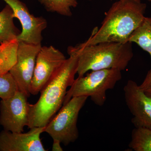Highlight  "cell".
I'll return each mask as SVG.
<instances>
[{
  "instance_id": "cell-5",
  "label": "cell",
  "mask_w": 151,
  "mask_h": 151,
  "mask_svg": "<svg viewBox=\"0 0 151 151\" xmlns=\"http://www.w3.org/2000/svg\"><path fill=\"white\" fill-rule=\"evenodd\" d=\"M87 98L85 96L71 98L45 126L44 132L53 140L65 146L74 142L79 136L77 125L78 115Z\"/></svg>"
},
{
  "instance_id": "cell-7",
  "label": "cell",
  "mask_w": 151,
  "mask_h": 151,
  "mask_svg": "<svg viewBox=\"0 0 151 151\" xmlns=\"http://www.w3.org/2000/svg\"><path fill=\"white\" fill-rule=\"evenodd\" d=\"M28 97L18 91L12 97L0 102V124L4 130L23 132L29 122V104Z\"/></svg>"
},
{
  "instance_id": "cell-9",
  "label": "cell",
  "mask_w": 151,
  "mask_h": 151,
  "mask_svg": "<svg viewBox=\"0 0 151 151\" xmlns=\"http://www.w3.org/2000/svg\"><path fill=\"white\" fill-rule=\"evenodd\" d=\"M41 47V44L37 45L19 42L17 62L9 71L16 81L19 91L28 97L31 95L30 85L37 57Z\"/></svg>"
},
{
  "instance_id": "cell-19",
  "label": "cell",
  "mask_w": 151,
  "mask_h": 151,
  "mask_svg": "<svg viewBox=\"0 0 151 151\" xmlns=\"http://www.w3.org/2000/svg\"><path fill=\"white\" fill-rule=\"evenodd\" d=\"M53 143L52 145V151H63L62 148L60 146V143L58 141L53 140Z\"/></svg>"
},
{
  "instance_id": "cell-11",
  "label": "cell",
  "mask_w": 151,
  "mask_h": 151,
  "mask_svg": "<svg viewBox=\"0 0 151 151\" xmlns=\"http://www.w3.org/2000/svg\"><path fill=\"white\" fill-rule=\"evenodd\" d=\"M45 127L31 128L26 133L3 130L0 133V151H45L40 135Z\"/></svg>"
},
{
  "instance_id": "cell-14",
  "label": "cell",
  "mask_w": 151,
  "mask_h": 151,
  "mask_svg": "<svg viewBox=\"0 0 151 151\" xmlns=\"http://www.w3.org/2000/svg\"><path fill=\"white\" fill-rule=\"evenodd\" d=\"M129 42L137 44L149 53L151 59V17H145L139 26L130 36Z\"/></svg>"
},
{
  "instance_id": "cell-12",
  "label": "cell",
  "mask_w": 151,
  "mask_h": 151,
  "mask_svg": "<svg viewBox=\"0 0 151 151\" xmlns=\"http://www.w3.org/2000/svg\"><path fill=\"white\" fill-rule=\"evenodd\" d=\"M19 45L17 38L0 43V74L9 72L16 63Z\"/></svg>"
},
{
  "instance_id": "cell-13",
  "label": "cell",
  "mask_w": 151,
  "mask_h": 151,
  "mask_svg": "<svg viewBox=\"0 0 151 151\" xmlns=\"http://www.w3.org/2000/svg\"><path fill=\"white\" fill-rule=\"evenodd\" d=\"M14 19L12 9L6 4L0 12V43L17 38L20 33Z\"/></svg>"
},
{
  "instance_id": "cell-15",
  "label": "cell",
  "mask_w": 151,
  "mask_h": 151,
  "mask_svg": "<svg viewBox=\"0 0 151 151\" xmlns=\"http://www.w3.org/2000/svg\"><path fill=\"white\" fill-rule=\"evenodd\" d=\"M129 146L135 151H151V129L135 128Z\"/></svg>"
},
{
  "instance_id": "cell-1",
  "label": "cell",
  "mask_w": 151,
  "mask_h": 151,
  "mask_svg": "<svg viewBox=\"0 0 151 151\" xmlns=\"http://www.w3.org/2000/svg\"><path fill=\"white\" fill-rule=\"evenodd\" d=\"M147 5L137 0H119L113 3L99 29H94L82 45L103 42L125 43L145 18Z\"/></svg>"
},
{
  "instance_id": "cell-20",
  "label": "cell",
  "mask_w": 151,
  "mask_h": 151,
  "mask_svg": "<svg viewBox=\"0 0 151 151\" xmlns=\"http://www.w3.org/2000/svg\"><path fill=\"white\" fill-rule=\"evenodd\" d=\"M87 1H93V0H87ZM137 1H142V0H137ZM147 1H149L151 2V0H147Z\"/></svg>"
},
{
  "instance_id": "cell-16",
  "label": "cell",
  "mask_w": 151,
  "mask_h": 151,
  "mask_svg": "<svg viewBox=\"0 0 151 151\" xmlns=\"http://www.w3.org/2000/svg\"><path fill=\"white\" fill-rule=\"evenodd\" d=\"M47 12L70 17L72 15L71 8L77 6V0H38Z\"/></svg>"
},
{
  "instance_id": "cell-3",
  "label": "cell",
  "mask_w": 151,
  "mask_h": 151,
  "mask_svg": "<svg viewBox=\"0 0 151 151\" xmlns=\"http://www.w3.org/2000/svg\"><path fill=\"white\" fill-rule=\"evenodd\" d=\"M132 42H103L90 45L69 46L68 53L73 52L78 60V77L87 72L105 69H126L132 58Z\"/></svg>"
},
{
  "instance_id": "cell-17",
  "label": "cell",
  "mask_w": 151,
  "mask_h": 151,
  "mask_svg": "<svg viewBox=\"0 0 151 151\" xmlns=\"http://www.w3.org/2000/svg\"><path fill=\"white\" fill-rule=\"evenodd\" d=\"M18 91L16 81L10 72L0 74V98L1 100L12 97Z\"/></svg>"
},
{
  "instance_id": "cell-4",
  "label": "cell",
  "mask_w": 151,
  "mask_h": 151,
  "mask_svg": "<svg viewBox=\"0 0 151 151\" xmlns=\"http://www.w3.org/2000/svg\"><path fill=\"white\" fill-rule=\"evenodd\" d=\"M122 78V71L117 69L93 70L78 77L67 91L63 105L72 97L85 96L90 97L95 105L103 106L107 99V91L113 89Z\"/></svg>"
},
{
  "instance_id": "cell-10",
  "label": "cell",
  "mask_w": 151,
  "mask_h": 151,
  "mask_svg": "<svg viewBox=\"0 0 151 151\" xmlns=\"http://www.w3.org/2000/svg\"><path fill=\"white\" fill-rule=\"evenodd\" d=\"M124 91L125 102L133 116L132 122L135 128L151 129V97L132 80L127 81Z\"/></svg>"
},
{
  "instance_id": "cell-18",
  "label": "cell",
  "mask_w": 151,
  "mask_h": 151,
  "mask_svg": "<svg viewBox=\"0 0 151 151\" xmlns=\"http://www.w3.org/2000/svg\"><path fill=\"white\" fill-rule=\"evenodd\" d=\"M139 86L146 94L151 97V68L147 73L142 83Z\"/></svg>"
},
{
  "instance_id": "cell-6",
  "label": "cell",
  "mask_w": 151,
  "mask_h": 151,
  "mask_svg": "<svg viewBox=\"0 0 151 151\" xmlns=\"http://www.w3.org/2000/svg\"><path fill=\"white\" fill-rule=\"evenodd\" d=\"M66 59L65 55L54 47L42 46L37 57L30 85L31 94L37 95L40 92Z\"/></svg>"
},
{
  "instance_id": "cell-2",
  "label": "cell",
  "mask_w": 151,
  "mask_h": 151,
  "mask_svg": "<svg viewBox=\"0 0 151 151\" xmlns=\"http://www.w3.org/2000/svg\"><path fill=\"white\" fill-rule=\"evenodd\" d=\"M69 57L40 91L35 104H29V129L45 127L63 105L68 87L75 80L77 73L76 55L68 52Z\"/></svg>"
},
{
  "instance_id": "cell-8",
  "label": "cell",
  "mask_w": 151,
  "mask_h": 151,
  "mask_svg": "<svg viewBox=\"0 0 151 151\" xmlns=\"http://www.w3.org/2000/svg\"><path fill=\"white\" fill-rule=\"evenodd\" d=\"M11 7L14 18L19 21L22 30L17 39L19 42L33 45L41 44L42 32L47 27V21L42 17L30 13L26 5L20 0H3Z\"/></svg>"
}]
</instances>
